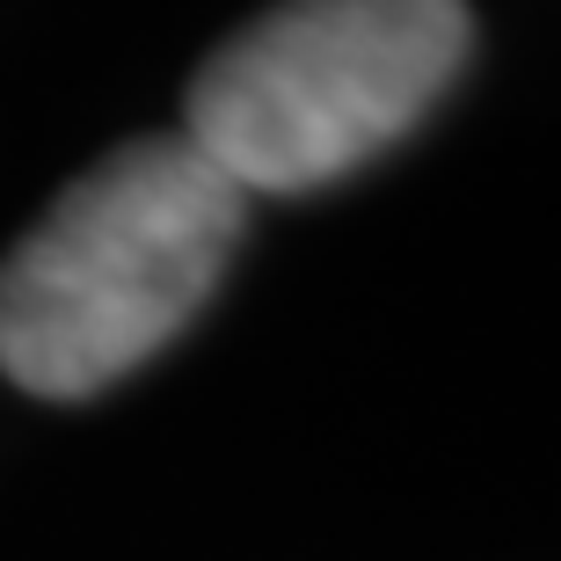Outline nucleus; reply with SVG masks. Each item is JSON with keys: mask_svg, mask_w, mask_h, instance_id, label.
<instances>
[{"mask_svg": "<svg viewBox=\"0 0 561 561\" xmlns=\"http://www.w3.org/2000/svg\"><path fill=\"white\" fill-rule=\"evenodd\" d=\"M467 51V0H277L197 66L183 139L241 197H307L409 139Z\"/></svg>", "mask_w": 561, "mask_h": 561, "instance_id": "f03ea898", "label": "nucleus"}, {"mask_svg": "<svg viewBox=\"0 0 561 561\" xmlns=\"http://www.w3.org/2000/svg\"><path fill=\"white\" fill-rule=\"evenodd\" d=\"M241 227L249 197L183 131L103 153L0 263V373L37 401L117 387L205 313Z\"/></svg>", "mask_w": 561, "mask_h": 561, "instance_id": "f257e3e1", "label": "nucleus"}]
</instances>
